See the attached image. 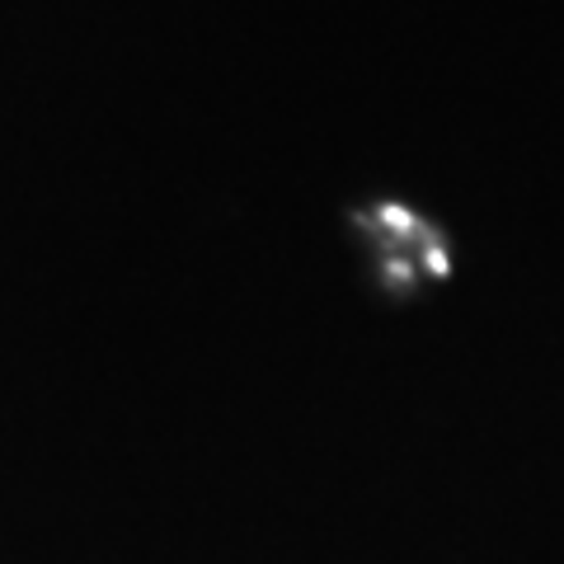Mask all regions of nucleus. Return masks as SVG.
<instances>
[{
	"label": "nucleus",
	"mask_w": 564,
	"mask_h": 564,
	"mask_svg": "<svg viewBox=\"0 0 564 564\" xmlns=\"http://www.w3.org/2000/svg\"><path fill=\"white\" fill-rule=\"evenodd\" d=\"M358 236L372 288L391 302H410L423 288H437L456 273V245L447 226L404 198H367L344 212Z\"/></svg>",
	"instance_id": "f257e3e1"
}]
</instances>
